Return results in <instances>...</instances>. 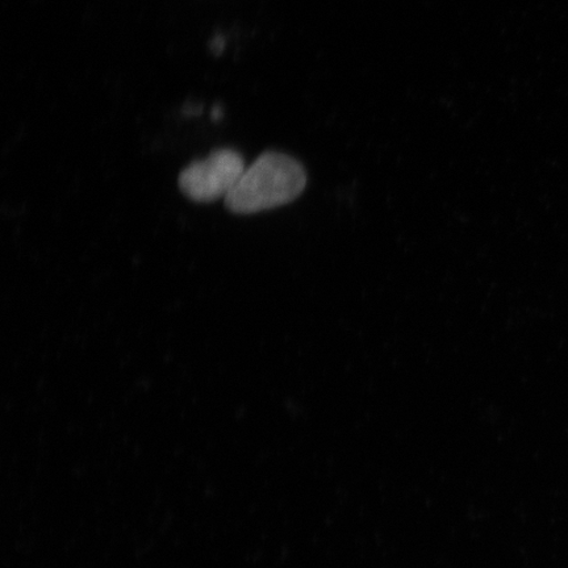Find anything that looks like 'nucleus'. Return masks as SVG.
I'll list each match as a JSON object with an SVG mask.
<instances>
[{"mask_svg":"<svg viewBox=\"0 0 568 568\" xmlns=\"http://www.w3.org/2000/svg\"><path fill=\"white\" fill-rule=\"evenodd\" d=\"M305 186L307 173L300 161L281 152H265L245 169L225 205L239 215H252L295 201Z\"/></svg>","mask_w":568,"mask_h":568,"instance_id":"nucleus-1","label":"nucleus"},{"mask_svg":"<svg viewBox=\"0 0 568 568\" xmlns=\"http://www.w3.org/2000/svg\"><path fill=\"white\" fill-rule=\"evenodd\" d=\"M243 155L230 148L216 149L207 159L194 161L180 175V189L191 201L216 202L230 195L243 176Z\"/></svg>","mask_w":568,"mask_h":568,"instance_id":"nucleus-2","label":"nucleus"}]
</instances>
